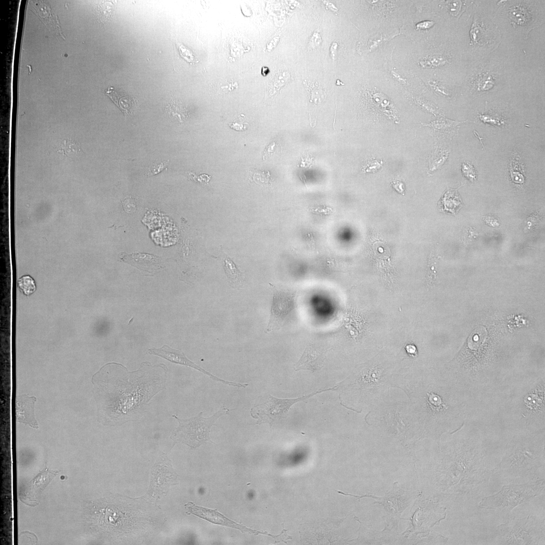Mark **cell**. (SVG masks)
Returning a JSON list of instances; mask_svg holds the SVG:
<instances>
[{"instance_id": "52a82bcc", "label": "cell", "mask_w": 545, "mask_h": 545, "mask_svg": "<svg viewBox=\"0 0 545 545\" xmlns=\"http://www.w3.org/2000/svg\"><path fill=\"white\" fill-rule=\"evenodd\" d=\"M360 372L354 384L358 389L371 395L372 402L376 405L387 399L390 388L401 389L404 377L388 373L378 364L370 366Z\"/></svg>"}, {"instance_id": "603a6c76", "label": "cell", "mask_w": 545, "mask_h": 545, "mask_svg": "<svg viewBox=\"0 0 545 545\" xmlns=\"http://www.w3.org/2000/svg\"><path fill=\"white\" fill-rule=\"evenodd\" d=\"M381 167V164L376 160H368L364 165L363 169L367 172H373L377 171Z\"/></svg>"}, {"instance_id": "d6986e66", "label": "cell", "mask_w": 545, "mask_h": 545, "mask_svg": "<svg viewBox=\"0 0 545 545\" xmlns=\"http://www.w3.org/2000/svg\"><path fill=\"white\" fill-rule=\"evenodd\" d=\"M516 161H512L511 165H510V172L511 178L512 180L516 183H522L524 181L523 176L521 172H519L518 170L519 165H517Z\"/></svg>"}, {"instance_id": "2e32d148", "label": "cell", "mask_w": 545, "mask_h": 545, "mask_svg": "<svg viewBox=\"0 0 545 545\" xmlns=\"http://www.w3.org/2000/svg\"><path fill=\"white\" fill-rule=\"evenodd\" d=\"M122 258L139 269L148 272L156 271L160 268L159 259L153 255L143 253L125 255L123 253Z\"/></svg>"}, {"instance_id": "4fadbf2b", "label": "cell", "mask_w": 545, "mask_h": 545, "mask_svg": "<svg viewBox=\"0 0 545 545\" xmlns=\"http://www.w3.org/2000/svg\"><path fill=\"white\" fill-rule=\"evenodd\" d=\"M148 352L150 354L160 356L174 363L190 366L207 374L212 380L216 382H220L225 385L237 387L239 388H245L248 385L246 384H242L240 383L230 382L218 378L190 360L181 351L174 349L166 345H164L160 348H150L148 350Z\"/></svg>"}, {"instance_id": "7c38bea8", "label": "cell", "mask_w": 545, "mask_h": 545, "mask_svg": "<svg viewBox=\"0 0 545 545\" xmlns=\"http://www.w3.org/2000/svg\"><path fill=\"white\" fill-rule=\"evenodd\" d=\"M295 296L294 293L289 291H276L274 293L267 332L280 328L287 316L294 309Z\"/></svg>"}, {"instance_id": "d6a6232c", "label": "cell", "mask_w": 545, "mask_h": 545, "mask_svg": "<svg viewBox=\"0 0 545 545\" xmlns=\"http://www.w3.org/2000/svg\"><path fill=\"white\" fill-rule=\"evenodd\" d=\"M336 85H344V84L342 82H341L339 80H337L336 81Z\"/></svg>"}, {"instance_id": "8992f818", "label": "cell", "mask_w": 545, "mask_h": 545, "mask_svg": "<svg viewBox=\"0 0 545 545\" xmlns=\"http://www.w3.org/2000/svg\"><path fill=\"white\" fill-rule=\"evenodd\" d=\"M231 410L223 408L208 418L203 417L202 412L196 416L184 419L173 415L179 425L173 431L171 439L175 443L185 444L192 448H197L207 441L213 443L209 435L211 427L221 416L228 414Z\"/></svg>"}, {"instance_id": "9c48e42d", "label": "cell", "mask_w": 545, "mask_h": 545, "mask_svg": "<svg viewBox=\"0 0 545 545\" xmlns=\"http://www.w3.org/2000/svg\"><path fill=\"white\" fill-rule=\"evenodd\" d=\"M544 481H534L521 485L504 486L498 494L484 498L480 503L483 509L511 510L542 493Z\"/></svg>"}, {"instance_id": "7402d4cb", "label": "cell", "mask_w": 545, "mask_h": 545, "mask_svg": "<svg viewBox=\"0 0 545 545\" xmlns=\"http://www.w3.org/2000/svg\"><path fill=\"white\" fill-rule=\"evenodd\" d=\"M480 119L484 123L499 126L504 123L502 120L488 115H479Z\"/></svg>"}, {"instance_id": "83f0119b", "label": "cell", "mask_w": 545, "mask_h": 545, "mask_svg": "<svg viewBox=\"0 0 545 545\" xmlns=\"http://www.w3.org/2000/svg\"><path fill=\"white\" fill-rule=\"evenodd\" d=\"M179 51L181 54H185L183 57L185 58L189 62L194 61V56L189 51V50L186 49L184 51L182 48L181 45L179 46Z\"/></svg>"}, {"instance_id": "5b68a950", "label": "cell", "mask_w": 545, "mask_h": 545, "mask_svg": "<svg viewBox=\"0 0 545 545\" xmlns=\"http://www.w3.org/2000/svg\"><path fill=\"white\" fill-rule=\"evenodd\" d=\"M339 494L352 496L360 500L362 498H371L375 500V503L380 505L385 511L383 517L385 526L391 529L398 531V524L403 512L413 504L416 499L422 495L421 490H409L403 488L398 481H395L392 488L385 496L378 497L371 494L357 496L338 490Z\"/></svg>"}, {"instance_id": "e0dca14e", "label": "cell", "mask_w": 545, "mask_h": 545, "mask_svg": "<svg viewBox=\"0 0 545 545\" xmlns=\"http://www.w3.org/2000/svg\"><path fill=\"white\" fill-rule=\"evenodd\" d=\"M223 267L230 286L234 289L241 288L244 282L243 274L239 271L234 262L227 257L224 260Z\"/></svg>"}, {"instance_id": "8fae6325", "label": "cell", "mask_w": 545, "mask_h": 545, "mask_svg": "<svg viewBox=\"0 0 545 545\" xmlns=\"http://www.w3.org/2000/svg\"><path fill=\"white\" fill-rule=\"evenodd\" d=\"M329 390H320L307 396L291 399H278L270 395H265L251 408L250 414L257 419V424L268 423L271 426L274 422L287 417L288 412L293 404Z\"/></svg>"}, {"instance_id": "4316f807", "label": "cell", "mask_w": 545, "mask_h": 545, "mask_svg": "<svg viewBox=\"0 0 545 545\" xmlns=\"http://www.w3.org/2000/svg\"><path fill=\"white\" fill-rule=\"evenodd\" d=\"M405 351L408 355L410 357H415L417 354V351L416 347L412 344H407L405 346Z\"/></svg>"}, {"instance_id": "4dcf8cb0", "label": "cell", "mask_w": 545, "mask_h": 545, "mask_svg": "<svg viewBox=\"0 0 545 545\" xmlns=\"http://www.w3.org/2000/svg\"><path fill=\"white\" fill-rule=\"evenodd\" d=\"M393 186L395 188V189L397 191H398L399 192L402 193L403 192V188H402L403 184L401 182H399V181H397V182L394 183Z\"/></svg>"}, {"instance_id": "f546056e", "label": "cell", "mask_w": 545, "mask_h": 545, "mask_svg": "<svg viewBox=\"0 0 545 545\" xmlns=\"http://www.w3.org/2000/svg\"><path fill=\"white\" fill-rule=\"evenodd\" d=\"M433 24V23H432V22L425 21L419 23L417 24L416 26L417 27L420 28L426 29L431 27V26H432Z\"/></svg>"}, {"instance_id": "9a60e30c", "label": "cell", "mask_w": 545, "mask_h": 545, "mask_svg": "<svg viewBox=\"0 0 545 545\" xmlns=\"http://www.w3.org/2000/svg\"><path fill=\"white\" fill-rule=\"evenodd\" d=\"M36 398L27 395L19 396L16 399V418L18 422L27 424L35 428L38 424L34 414V406Z\"/></svg>"}, {"instance_id": "5bb4252c", "label": "cell", "mask_w": 545, "mask_h": 545, "mask_svg": "<svg viewBox=\"0 0 545 545\" xmlns=\"http://www.w3.org/2000/svg\"><path fill=\"white\" fill-rule=\"evenodd\" d=\"M328 349L313 344L306 347L301 357L295 364V370H308L312 372L323 367Z\"/></svg>"}, {"instance_id": "44dd1931", "label": "cell", "mask_w": 545, "mask_h": 545, "mask_svg": "<svg viewBox=\"0 0 545 545\" xmlns=\"http://www.w3.org/2000/svg\"><path fill=\"white\" fill-rule=\"evenodd\" d=\"M462 171L464 175L470 181H473L475 179L476 173L474 168L472 165L467 162L463 163Z\"/></svg>"}, {"instance_id": "277c9868", "label": "cell", "mask_w": 545, "mask_h": 545, "mask_svg": "<svg viewBox=\"0 0 545 545\" xmlns=\"http://www.w3.org/2000/svg\"><path fill=\"white\" fill-rule=\"evenodd\" d=\"M411 507V516L403 519L410 521L409 526L402 533L411 544L434 543L437 534H431V529L446 517V508L431 499L421 498V496Z\"/></svg>"}, {"instance_id": "1f68e13d", "label": "cell", "mask_w": 545, "mask_h": 545, "mask_svg": "<svg viewBox=\"0 0 545 545\" xmlns=\"http://www.w3.org/2000/svg\"><path fill=\"white\" fill-rule=\"evenodd\" d=\"M269 72L267 67H263L261 70V74L263 76H266Z\"/></svg>"}, {"instance_id": "ba28073f", "label": "cell", "mask_w": 545, "mask_h": 545, "mask_svg": "<svg viewBox=\"0 0 545 545\" xmlns=\"http://www.w3.org/2000/svg\"><path fill=\"white\" fill-rule=\"evenodd\" d=\"M543 466L544 460L538 455L528 451H509L492 472L510 481L517 478L531 480Z\"/></svg>"}, {"instance_id": "d4e9b609", "label": "cell", "mask_w": 545, "mask_h": 545, "mask_svg": "<svg viewBox=\"0 0 545 545\" xmlns=\"http://www.w3.org/2000/svg\"><path fill=\"white\" fill-rule=\"evenodd\" d=\"M165 168V162L153 164L149 168L146 172V175L148 177H150L156 175L162 171Z\"/></svg>"}, {"instance_id": "3957f363", "label": "cell", "mask_w": 545, "mask_h": 545, "mask_svg": "<svg viewBox=\"0 0 545 545\" xmlns=\"http://www.w3.org/2000/svg\"><path fill=\"white\" fill-rule=\"evenodd\" d=\"M379 427L401 442L412 448L421 440L418 424L410 402H392L387 399L377 405Z\"/></svg>"}, {"instance_id": "ffe728a7", "label": "cell", "mask_w": 545, "mask_h": 545, "mask_svg": "<svg viewBox=\"0 0 545 545\" xmlns=\"http://www.w3.org/2000/svg\"><path fill=\"white\" fill-rule=\"evenodd\" d=\"M492 79L489 76L480 77L479 81H476L477 89L479 90H488L491 89L494 84Z\"/></svg>"}, {"instance_id": "6da1fadb", "label": "cell", "mask_w": 545, "mask_h": 545, "mask_svg": "<svg viewBox=\"0 0 545 545\" xmlns=\"http://www.w3.org/2000/svg\"><path fill=\"white\" fill-rule=\"evenodd\" d=\"M104 366L91 379L98 421L120 425L139 420L153 396L166 388L168 369L165 365L142 364L130 372L119 364Z\"/></svg>"}, {"instance_id": "30bf717a", "label": "cell", "mask_w": 545, "mask_h": 545, "mask_svg": "<svg viewBox=\"0 0 545 545\" xmlns=\"http://www.w3.org/2000/svg\"><path fill=\"white\" fill-rule=\"evenodd\" d=\"M498 530L503 544H536L544 537L543 523L531 516L508 522Z\"/></svg>"}, {"instance_id": "7a4b0ae2", "label": "cell", "mask_w": 545, "mask_h": 545, "mask_svg": "<svg viewBox=\"0 0 545 545\" xmlns=\"http://www.w3.org/2000/svg\"><path fill=\"white\" fill-rule=\"evenodd\" d=\"M490 473L483 457L449 449L435 466L434 484L446 495L468 494L486 483Z\"/></svg>"}, {"instance_id": "f1b7e54d", "label": "cell", "mask_w": 545, "mask_h": 545, "mask_svg": "<svg viewBox=\"0 0 545 545\" xmlns=\"http://www.w3.org/2000/svg\"><path fill=\"white\" fill-rule=\"evenodd\" d=\"M275 146V142H274L270 143L266 148V150L264 151L263 154V159L265 157L266 158L267 156H269L272 152H273L274 148Z\"/></svg>"}, {"instance_id": "484cf974", "label": "cell", "mask_w": 545, "mask_h": 545, "mask_svg": "<svg viewBox=\"0 0 545 545\" xmlns=\"http://www.w3.org/2000/svg\"><path fill=\"white\" fill-rule=\"evenodd\" d=\"M246 123L235 122L229 124V126L237 131H243L246 129Z\"/></svg>"}, {"instance_id": "cb8c5ba5", "label": "cell", "mask_w": 545, "mask_h": 545, "mask_svg": "<svg viewBox=\"0 0 545 545\" xmlns=\"http://www.w3.org/2000/svg\"><path fill=\"white\" fill-rule=\"evenodd\" d=\"M321 37L318 33H314L310 37L308 43V49H313L318 46L321 42Z\"/></svg>"}, {"instance_id": "ac0fdd59", "label": "cell", "mask_w": 545, "mask_h": 545, "mask_svg": "<svg viewBox=\"0 0 545 545\" xmlns=\"http://www.w3.org/2000/svg\"><path fill=\"white\" fill-rule=\"evenodd\" d=\"M19 288L26 295H30L35 290V285L33 279L29 276H24L18 281Z\"/></svg>"}]
</instances>
